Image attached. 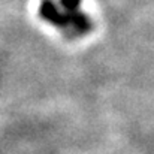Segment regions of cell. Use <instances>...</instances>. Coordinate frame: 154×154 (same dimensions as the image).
<instances>
[{"label":"cell","instance_id":"obj_1","mask_svg":"<svg viewBox=\"0 0 154 154\" xmlns=\"http://www.w3.org/2000/svg\"><path fill=\"white\" fill-rule=\"evenodd\" d=\"M44 12L55 27L67 38L78 39L91 30V21L82 11V0H48L44 5Z\"/></svg>","mask_w":154,"mask_h":154}]
</instances>
